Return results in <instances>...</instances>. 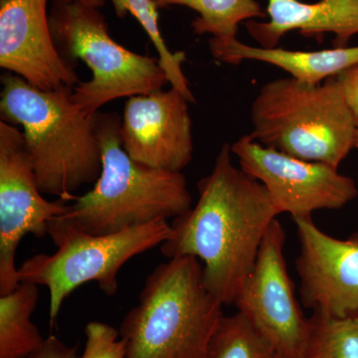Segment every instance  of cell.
<instances>
[{
    "label": "cell",
    "instance_id": "1",
    "mask_svg": "<svg viewBox=\"0 0 358 358\" xmlns=\"http://www.w3.org/2000/svg\"><path fill=\"white\" fill-rule=\"evenodd\" d=\"M232 155L224 143L199 182L196 205L173 219L171 237L160 245L166 258L199 259L205 286L223 306L234 305L278 216L266 188L235 166Z\"/></svg>",
    "mask_w": 358,
    "mask_h": 358
},
{
    "label": "cell",
    "instance_id": "2",
    "mask_svg": "<svg viewBox=\"0 0 358 358\" xmlns=\"http://www.w3.org/2000/svg\"><path fill=\"white\" fill-rule=\"evenodd\" d=\"M122 119L96 113L102 148V171L94 187L68 204L49 224L48 235L68 231L115 234L162 219H176L192 208V197L182 173L152 169L131 159L122 145Z\"/></svg>",
    "mask_w": 358,
    "mask_h": 358
},
{
    "label": "cell",
    "instance_id": "3",
    "mask_svg": "<svg viewBox=\"0 0 358 358\" xmlns=\"http://www.w3.org/2000/svg\"><path fill=\"white\" fill-rule=\"evenodd\" d=\"M1 84V121L22 127L40 190L73 201L102 171L96 114L89 117L77 107L70 87L43 91L8 72Z\"/></svg>",
    "mask_w": 358,
    "mask_h": 358
},
{
    "label": "cell",
    "instance_id": "4",
    "mask_svg": "<svg viewBox=\"0 0 358 358\" xmlns=\"http://www.w3.org/2000/svg\"><path fill=\"white\" fill-rule=\"evenodd\" d=\"M222 307L204 285L199 259H169L148 275L122 320L127 358H206Z\"/></svg>",
    "mask_w": 358,
    "mask_h": 358
},
{
    "label": "cell",
    "instance_id": "5",
    "mask_svg": "<svg viewBox=\"0 0 358 358\" xmlns=\"http://www.w3.org/2000/svg\"><path fill=\"white\" fill-rule=\"evenodd\" d=\"M251 122L249 136L264 147L336 169L357 145V121L336 77L317 86L268 82L252 103Z\"/></svg>",
    "mask_w": 358,
    "mask_h": 358
},
{
    "label": "cell",
    "instance_id": "6",
    "mask_svg": "<svg viewBox=\"0 0 358 358\" xmlns=\"http://www.w3.org/2000/svg\"><path fill=\"white\" fill-rule=\"evenodd\" d=\"M49 23L61 56L68 63L82 60L91 70V80L73 89V100L89 117L117 99L148 95L169 83L159 58L134 53L110 37L99 8L56 0Z\"/></svg>",
    "mask_w": 358,
    "mask_h": 358
},
{
    "label": "cell",
    "instance_id": "7",
    "mask_svg": "<svg viewBox=\"0 0 358 358\" xmlns=\"http://www.w3.org/2000/svg\"><path fill=\"white\" fill-rule=\"evenodd\" d=\"M171 235V224L166 219L101 236L77 231L59 233L51 236L57 251L37 254L25 260L18 268V280L48 289L52 326L63 303L75 289L95 282L105 294L115 296L122 266L162 245Z\"/></svg>",
    "mask_w": 358,
    "mask_h": 358
},
{
    "label": "cell",
    "instance_id": "8",
    "mask_svg": "<svg viewBox=\"0 0 358 358\" xmlns=\"http://www.w3.org/2000/svg\"><path fill=\"white\" fill-rule=\"evenodd\" d=\"M231 150L240 169L266 188L278 215L312 217L315 211L343 208L358 195L355 181L338 169L264 147L249 134Z\"/></svg>",
    "mask_w": 358,
    "mask_h": 358
},
{
    "label": "cell",
    "instance_id": "9",
    "mask_svg": "<svg viewBox=\"0 0 358 358\" xmlns=\"http://www.w3.org/2000/svg\"><path fill=\"white\" fill-rule=\"evenodd\" d=\"M67 208L42 196L24 134L0 121V296L20 282L15 257L23 238L48 235L49 224Z\"/></svg>",
    "mask_w": 358,
    "mask_h": 358
},
{
    "label": "cell",
    "instance_id": "10",
    "mask_svg": "<svg viewBox=\"0 0 358 358\" xmlns=\"http://www.w3.org/2000/svg\"><path fill=\"white\" fill-rule=\"evenodd\" d=\"M285 243L286 232L275 218L234 306L281 358H298L307 343L308 319L294 294L285 260Z\"/></svg>",
    "mask_w": 358,
    "mask_h": 358
},
{
    "label": "cell",
    "instance_id": "11",
    "mask_svg": "<svg viewBox=\"0 0 358 358\" xmlns=\"http://www.w3.org/2000/svg\"><path fill=\"white\" fill-rule=\"evenodd\" d=\"M293 221L303 305L334 319L358 317V231L341 240L320 230L312 217Z\"/></svg>",
    "mask_w": 358,
    "mask_h": 358
},
{
    "label": "cell",
    "instance_id": "12",
    "mask_svg": "<svg viewBox=\"0 0 358 358\" xmlns=\"http://www.w3.org/2000/svg\"><path fill=\"white\" fill-rule=\"evenodd\" d=\"M188 103L174 88L129 98L120 129L127 154L152 169L182 173L193 155Z\"/></svg>",
    "mask_w": 358,
    "mask_h": 358
},
{
    "label": "cell",
    "instance_id": "13",
    "mask_svg": "<svg viewBox=\"0 0 358 358\" xmlns=\"http://www.w3.org/2000/svg\"><path fill=\"white\" fill-rule=\"evenodd\" d=\"M48 0H1L0 67L43 91L80 83L52 36Z\"/></svg>",
    "mask_w": 358,
    "mask_h": 358
},
{
    "label": "cell",
    "instance_id": "14",
    "mask_svg": "<svg viewBox=\"0 0 358 358\" xmlns=\"http://www.w3.org/2000/svg\"><path fill=\"white\" fill-rule=\"evenodd\" d=\"M268 22L250 20L247 31L264 48L278 47L291 31L308 38L322 39L334 34V47H348L358 34V0H320L307 3L301 0H268Z\"/></svg>",
    "mask_w": 358,
    "mask_h": 358
},
{
    "label": "cell",
    "instance_id": "15",
    "mask_svg": "<svg viewBox=\"0 0 358 358\" xmlns=\"http://www.w3.org/2000/svg\"><path fill=\"white\" fill-rule=\"evenodd\" d=\"M209 50L212 57L225 64L239 65L244 61H259L275 66L308 86H317L358 64V46L294 51L279 47L250 46L238 38L226 42L211 38Z\"/></svg>",
    "mask_w": 358,
    "mask_h": 358
},
{
    "label": "cell",
    "instance_id": "16",
    "mask_svg": "<svg viewBox=\"0 0 358 358\" xmlns=\"http://www.w3.org/2000/svg\"><path fill=\"white\" fill-rule=\"evenodd\" d=\"M38 298V285L30 282L0 296V358H27L43 345L31 320Z\"/></svg>",
    "mask_w": 358,
    "mask_h": 358
},
{
    "label": "cell",
    "instance_id": "17",
    "mask_svg": "<svg viewBox=\"0 0 358 358\" xmlns=\"http://www.w3.org/2000/svg\"><path fill=\"white\" fill-rule=\"evenodd\" d=\"M157 7L185 6L199 14L192 21L194 33L210 34L212 39H236L239 25L244 21L267 17L257 0H155Z\"/></svg>",
    "mask_w": 358,
    "mask_h": 358
},
{
    "label": "cell",
    "instance_id": "18",
    "mask_svg": "<svg viewBox=\"0 0 358 358\" xmlns=\"http://www.w3.org/2000/svg\"><path fill=\"white\" fill-rule=\"evenodd\" d=\"M114 6L115 13L120 18H124L127 14L133 15L154 44L159 55L162 69L166 71L169 83L171 88L178 90L189 101L195 103V98L190 90L187 78L182 70L185 62V52H171L160 33L159 26V13L155 0H110Z\"/></svg>",
    "mask_w": 358,
    "mask_h": 358
},
{
    "label": "cell",
    "instance_id": "19",
    "mask_svg": "<svg viewBox=\"0 0 358 358\" xmlns=\"http://www.w3.org/2000/svg\"><path fill=\"white\" fill-rule=\"evenodd\" d=\"M298 358H358V317L334 319L313 312L307 343Z\"/></svg>",
    "mask_w": 358,
    "mask_h": 358
},
{
    "label": "cell",
    "instance_id": "20",
    "mask_svg": "<svg viewBox=\"0 0 358 358\" xmlns=\"http://www.w3.org/2000/svg\"><path fill=\"white\" fill-rule=\"evenodd\" d=\"M274 346L237 312L223 315L209 345L206 358H278Z\"/></svg>",
    "mask_w": 358,
    "mask_h": 358
},
{
    "label": "cell",
    "instance_id": "21",
    "mask_svg": "<svg viewBox=\"0 0 358 358\" xmlns=\"http://www.w3.org/2000/svg\"><path fill=\"white\" fill-rule=\"evenodd\" d=\"M86 343L80 358H127V345L120 331L102 322H91L85 327Z\"/></svg>",
    "mask_w": 358,
    "mask_h": 358
},
{
    "label": "cell",
    "instance_id": "22",
    "mask_svg": "<svg viewBox=\"0 0 358 358\" xmlns=\"http://www.w3.org/2000/svg\"><path fill=\"white\" fill-rule=\"evenodd\" d=\"M74 346L66 345L56 336L45 338L43 345L27 358H80Z\"/></svg>",
    "mask_w": 358,
    "mask_h": 358
},
{
    "label": "cell",
    "instance_id": "23",
    "mask_svg": "<svg viewBox=\"0 0 358 358\" xmlns=\"http://www.w3.org/2000/svg\"><path fill=\"white\" fill-rule=\"evenodd\" d=\"M336 78L343 90L346 103L358 122V64L343 71Z\"/></svg>",
    "mask_w": 358,
    "mask_h": 358
},
{
    "label": "cell",
    "instance_id": "24",
    "mask_svg": "<svg viewBox=\"0 0 358 358\" xmlns=\"http://www.w3.org/2000/svg\"><path fill=\"white\" fill-rule=\"evenodd\" d=\"M77 1L81 2L85 6L100 8V7L103 6V4H105L106 0H77Z\"/></svg>",
    "mask_w": 358,
    "mask_h": 358
},
{
    "label": "cell",
    "instance_id": "25",
    "mask_svg": "<svg viewBox=\"0 0 358 358\" xmlns=\"http://www.w3.org/2000/svg\"><path fill=\"white\" fill-rule=\"evenodd\" d=\"M357 127H358V122H357ZM355 148L358 150V129H357V145H355Z\"/></svg>",
    "mask_w": 358,
    "mask_h": 358
},
{
    "label": "cell",
    "instance_id": "26",
    "mask_svg": "<svg viewBox=\"0 0 358 358\" xmlns=\"http://www.w3.org/2000/svg\"><path fill=\"white\" fill-rule=\"evenodd\" d=\"M278 358H281V357H280V355H279V357H278Z\"/></svg>",
    "mask_w": 358,
    "mask_h": 358
}]
</instances>
